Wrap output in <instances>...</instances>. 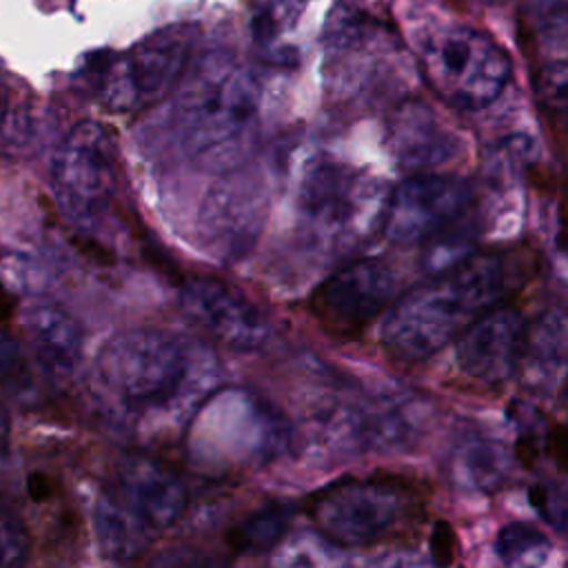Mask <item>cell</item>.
<instances>
[{
  "label": "cell",
  "instance_id": "5",
  "mask_svg": "<svg viewBox=\"0 0 568 568\" xmlns=\"http://www.w3.org/2000/svg\"><path fill=\"white\" fill-rule=\"evenodd\" d=\"M415 47L428 87L455 109L479 111L493 104L513 73L508 53L470 24H428Z\"/></svg>",
  "mask_w": 568,
  "mask_h": 568
},
{
  "label": "cell",
  "instance_id": "4",
  "mask_svg": "<svg viewBox=\"0 0 568 568\" xmlns=\"http://www.w3.org/2000/svg\"><path fill=\"white\" fill-rule=\"evenodd\" d=\"M291 439L280 410L246 388H215L184 428L189 462L209 475H231L275 459Z\"/></svg>",
  "mask_w": 568,
  "mask_h": 568
},
{
  "label": "cell",
  "instance_id": "16",
  "mask_svg": "<svg viewBox=\"0 0 568 568\" xmlns=\"http://www.w3.org/2000/svg\"><path fill=\"white\" fill-rule=\"evenodd\" d=\"M115 495L151 528L173 526L186 510L189 490L164 462L133 453L115 464Z\"/></svg>",
  "mask_w": 568,
  "mask_h": 568
},
{
  "label": "cell",
  "instance_id": "34",
  "mask_svg": "<svg viewBox=\"0 0 568 568\" xmlns=\"http://www.w3.org/2000/svg\"><path fill=\"white\" fill-rule=\"evenodd\" d=\"M146 568H200V561L184 550H164L155 555Z\"/></svg>",
  "mask_w": 568,
  "mask_h": 568
},
{
  "label": "cell",
  "instance_id": "15",
  "mask_svg": "<svg viewBox=\"0 0 568 568\" xmlns=\"http://www.w3.org/2000/svg\"><path fill=\"white\" fill-rule=\"evenodd\" d=\"M395 44L393 33L375 18L355 7H339L326 27L328 73L339 87L368 82L382 64H388Z\"/></svg>",
  "mask_w": 568,
  "mask_h": 568
},
{
  "label": "cell",
  "instance_id": "13",
  "mask_svg": "<svg viewBox=\"0 0 568 568\" xmlns=\"http://www.w3.org/2000/svg\"><path fill=\"white\" fill-rule=\"evenodd\" d=\"M184 315L215 342L235 351L260 348L271 333L264 313L233 286L195 277L180 291Z\"/></svg>",
  "mask_w": 568,
  "mask_h": 568
},
{
  "label": "cell",
  "instance_id": "1",
  "mask_svg": "<svg viewBox=\"0 0 568 568\" xmlns=\"http://www.w3.org/2000/svg\"><path fill=\"white\" fill-rule=\"evenodd\" d=\"M217 382L220 362L206 344L169 328L140 326L100 348L89 390L115 433L153 439L186 428Z\"/></svg>",
  "mask_w": 568,
  "mask_h": 568
},
{
  "label": "cell",
  "instance_id": "31",
  "mask_svg": "<svg viewBox=\"0 0 568 568\" xmlns=\"http://www.w3.org/2000/svg\"><path fill=\"white\" fill-rule=\"evenodd\" d=\"M428 548H430V561L437 568H448L453 564L455 552H457V537L448 521L439 519L433 524L430 537H428Z\"/></svg>",
  "mask_w": 568,
  "mask_h": 568
},
{
  "label": "cell",
  "instance_id": "9",
  "mask_svg": "<svg viewBox=\"0 0 568 568\" xmlns=\"http://www.w3.org/2000/svg\"><path fill=\"white\" fill-rule=\"evenodd\" d=\"M115 191V144L98 122L75 124L53 160V193L62 213L78 224L93 222Z\"/></svg>",
  "mask_w": 568,
  "mask_h": 568
},
{
  "label": "cell",
  "instance_id": "38",
  "mask_svg": "<svg viewBox=\"0 0 568 568\" xmlns=\"http://www.w3.org/2000/svg\"><path fill=\"white\" fill-rule=\"evenodd\" d=\"M559 399H561L564 408L568 410V377L564 379V384H561V388H559Z\"/></svg>",
  "mask_w": 568,
  "mask_h": 568
},
{
  "label": "cell",
  "instance_id": "17",
  "mask_svg": "<svg viewBox=\"0 0 568 568\" xmlns=\"http://www.w3.org/2000/svg\"><path fill=\"white\" fill-rule=\"evenodd\" d=\"M386 142L393 158L419 173L437 169L462 153V138L455 129L424 100H402L386 129Z\"/></svg>",
  "mask_w": 568,
  "mask_h": 568
},
{
  "label": "cell",
  "instance_id": "20",
  "mask_svg": "<svg viewBox=\"0 0 568 568\" xmlns=\"http://www.w3.org/2000/svg\"><path fill=\"white\" fill-rule=\"evenodd\" d=\"M91 521L98 550L113 564L138 559L155 532L115 495V490H102L95 497Z\"/></svg>",
  "mask_w": 568,
  "mask_h": 568
},
{
  "label": "cell",
  "instance_id": "27",
  "mask_svg": "<svg viewBox=\"0 0 568 568\" xmlns=\"http://www.w3.org/2000/svg\"><path fill=\"white\" fill-rule=\"evenodd\" d=\"M526 11L541 47L568 55V0H526Z\"/></svg>",
  "mask_w": 568,
  "mask_h": 568
},
{
  "label": "cell",
  "instance_id": "32",
  "mask_svg": "<svg viewBox=\"0 0 568 568\" xmlns=\"http://www.w3.org/2000/svg\"><path fill=\"white\" fill-rule=\"evenodd\" d=\"M22 366L20 344L9 335V331L0 324V379H9Z\"/></svg>",
  "mask_w": 568,
  "mask_h": 568
},
{
  "label": "cell",
  "instance_id": "10",
  "mask_svg": "<svg viewBox=\"0 0 568 568\" xmlns=\"http://www.w3.org/2000/svg\"><path fill=\"white\" fill-rule=\"evenodd\" d=\"M470 200L473 189L464 178L413 173L388 193L384 233L399 244L430 242L466 213Z\"/></svg>",
  "mask_w": 568,
  "mask_h": 568
},
{
  "label": "cell",
  "instance_id": "8",
  "mask_svg": "<svg viewBox=\"0 0 568 568\" xmlns=\"http://www.w3.org/2000/svg\"><path fill=\"white\" fill-rule=\"evenodd\" d=\"M195 31L173 24L153 31L122 53H95L91 73L98 95L111 111H140L162 100L182 78Z\"/></svg>",
  "mask_w": 568,
  "mask_h": 568
},
{
  "label": "cell",
  "instance_id": "29",
  "mask_svg": "<svg viewBox=\"0 0 568 568\" xmlns=\"http://www.w3.org/2000/svg\"><path fill=\"white\" fill-rule=\"evenodd\" d=\"M29 559V532L22 519L0 506V568H24Z\"/></svg>",
  "mask_w": 568,
  "mask_h": 568
},
{
  "label": "cell",
  "instance_id": "37",
  "mask_svg": "<svg viewBox=\"0 0 568 568\" xmlns=\"http://www.w3.org/2000/svg\"><path fill=\"white\" fill-rule=\"evenodd\" d=\"M559 246L568 257V197L564 202V213H561V224H559Z\"/></svg>",
  "mask_w": 568,
  "mask_h": 568
},
{
  "label": "cell",
  "instance_id": "36",
  "mask_svg": "<svg viewBox=\"0 0 568 568\" xmlns=\"http://www.w3.org/2000/svg\"><path fill=\"white\" fill-rule=\"evenodd\" d=\"M9 446V415L7 410L0 406V459L4 457Z\"/></svg>",
  "mask_w": 568,
  "mask_h": 568
},
{
  "label": "cell",
  "instance_id": "35",
  "mask_svg": "<svg viewBox=\"0 0 568 568\" xmlns=\"http://www.w3.org/2000/svg\"><path fill=\"white\" fill-rule=\"evenodd\" d=\"M27 493L33 501H47L55 493V481L44 473H31L27 477Z\"/></svg>",
  "mask_w": 568,
  "mask_h": 568
},
{
  "label": "cell",
  "instance_id": "18",
  "mask_svg": "<svg viewBox=\"0 0 568 568\" xmlns=\"http://www.w3.org/2000/svg\"><path fill=\"white\" fill-rule=\"evenodd\" d=\"M22 328L31 353L58 377H69L82 355V333L75 320L51 302H33L22 313Z\"/></svg>",
  "mask_w": 568,
  "mask_h": 568
},
{
  "label": "cell",
  "instance_id": "33",
  "mask_svg": "<svg viewBox=\"0 0 568 568\" xmlns=\"http://www.w3.org/2000/svg\"><path fill=\"white\" fill-rule=\"evenodd\" d=\"M366 568H433V566L410 550H393L375 557Z\"/></svg>",
  "mask_w": 568,
  "mask_h": 568
},
{
  "label": "cell",
  "instance_id": "7",
  "mask_svg": "<svg viewBox=\"0 0 568 568\" xmlns=\"http://www.w3.org/2000/svg\"><path fill=\"white\" fill-rule=\"evenodd\" d=\"M388 195L371 173L337 162H313L297 191L304 231L324 248L357 244L375 222H384Z\"/></svg>",
  "mask_w": 568,
  "mask_h": 568
},
{
  "label": "cell",
  "instance_id": "21",
  "mask_svg": "<svg viewBox=\"0 0 568 568\" xmlns=\"http://www.w3.org/2000/svg\"><path fill=\"white\" fill-rule=\"evenodd\" d=\"M315 0H251V36L271 62H293L295 51L288 36Z\"/></svg>",
  "mask_w": 568,
  "mask_h": 568
},
{
  "label": "cell",
  "instance_id": "23",
  "mask_svg": "<svg viewBox=\"0 0 568 568\" xmlns=\"http://www.w3.org/2000/svg\"><path fill=\"white\" fill-rule=\"evenodd\" d=\"M293 508L286 501H266L226 530V544L235 552H266L277 548L288 532Z\"/></svg>",
  "mask_w": 568,
  "mask_h": 568
},
{
  "label": "cell",
  "instance_id": "28",
  "mask_svg": "<svg viewBox=\"0 0 568 568\" xmlns=\"http://www.w3.org/2000/svg\"><path fill=\"white\" fill-rule=\"evenodd\" d=\"M31 135L29 109L18 102L9 84L0 80V149H22Z\"/></svg>",
  "mask_w": 568,
  "mask_h": 568
},
{
  "label": "cell",
  "instance_id": "26",
  "mask_svg": "<svg viewBox=\"0 0 568 568\" xmlns=\"http://www.w3.org/2000/svg\"><path fill=\"white\" fill-rule=\"evenodd\" d=\"M337 548L320 532H300L275 548L271 568H348Z\"/></svg>",
  "mask_w": 568,
  "mask_h": 568
},
{
  "label": "cell",
  "instance_id": "3",
  "mask_svg": "<svg viewBox=\"0 0 568 568\" xmlns=\"http://www.w3.org/2000/svg\"><path fill=\"white\" fill-rule=\"evenodd\" d=\"M260 87L229 53H209L186 75L173 109L184 153L204 169H237L253 144Z\"/></svg>",
  "mask_w": 568,
  "mask_h": 568
},
{
  "label": "cell",
  "instance_id": "22",
  "mask_svg": "<svg viewBox=\"0 0 568 568\" xmlns=\"http://www.w3.org/2000/svg\"><path fill=\"white\" fill-rule=\"evenodd\" d=\"M510 470V457L499 442L481 435L464 437L450 455V475L457 486L468 490H495L499 488Z\"/></svg>",
  "mask_w": 568,
  "mask_h": 568
},
{
  "label": "cell",
  "instance_id": "25",
  "mask_svg": "<svg viewBox=\"0 0 568 568\" xmlns=\"http://www.w3.org/2000/svg\"><path fill=\"white\" fill-rule=\"evenodd\" d=\"M535 100L557 135L568 142V60H550L532 75Z\"/></svg>",
  "mask_w": 568,
  "mask_h": 568
},
{
  "label": "cell",
  "instance_id": "19",
  "mask_svg": "<svg viewBox=\"0 0 568 568\" xmlns=\"http://www.w3.org/2000/svg\"><path fill=\"white\" fill-rule=\"evenodd\" d=\"M530 386L550 388L568 377V315L548 311L528 324L519 362Z\"/></svg>",
  "mask_w": 568,
  "mask_h": 568
},
{
  "label": "cell",
  "instance_id": "6",
  "mask_svg": "<svg viewBox=\"0 0 568 568\" xmlns=\"http://www.w3.org/2000/svg\"><path fill=\"white\" fill-rule=\"evenodd\" d=\"M422 510V495L399 477L342 479L308 501L315 530L339 548L386 541L415 524Z\"/></svg>",
  "mask_w": 568,
  "mask_h": 568
},
{
  "label": "cell",
  "instance_id": "2",
  "mask_svg": "<svg viewBox=\"0 0 568 568\" xmlns=\"http://www.w3.org/2000/svg\"><path fill=\"white\" fill-rule=\"evenodd\" d=\"M508 288V268L497 253L466 255L430 280L397 295L384 313L379 339L388 355L422 362L457 342Z\"/></svg>",
  "mask_w": 568,
  "mask_h": 568
},
{
  "label": "cell",
  "instance_id": "24",
  "mask_svg": "<svg viewBox=\"0 0 568 568\" xmlns=\"http://www.w3.org/2000/svg\"><path fill=\"white\" fill-rule=\"evenodd\" d=\"M495 555L504 568H541L550 555V541L532 524L510 521L495 537Z\"/></svg>",
  "mask_w": 568,
  "mask_h": 568
},
{
  "label": "cell",
  "instance_id": "30",
  "mask_svg": "<svg viewBox=\"0 0 568 568\" xmlns=\"http://www.w3.org/2000/svg\"><path fill=\"white\" fill-rule=\"evenodd\" d=\"M528 501L539 517L557 532L568 535V493L557 484H532L528 488Z\"/></svg>",
  "mask_w": 568,
  "mask_h": 568
},
{
  "label": "cell",
  "instance_id": "12",
  "mask_svg": "<svg viewBox=\"0 0 568 568\" xmlns=\"http://www.w3.org/2000/svg\"><path fill=\"white\" fill-rule=\"evenodd\" d=\"M266 206L268 191L257 171H226L202 206L204 246L220 260L244 255L262 231Z\"/></svg>",
  "mask_w": 568,
  "mask_h": 568
},
{
  "label": "cell",
  "instance_id": "14",
  "mask_svg": "<svg viewBox=\"0 0 568 568\" xmlns=\"http://www.w3.org/2000/svg\"><path fill=\"white\" fill-rule=\"evenodd\" d=\"M528 324L510 304H497L475 320L455 344V359L464 375L481 384L508 379L521 362Z\"/></svg>",
  "mask_w": 568,
  "mask_h": 568
},
{
  "label": "cell",
  "instance_id": "11",
  "mask_svg": "<svg viewBox=\"0 0 568 568\" xmlns=\"http://www.w3.org/2000/svg\"><path fill=\"white\" fill-rule=\"evenodd\" d=\"M397 300V275L382 257L355 260L311 295V311L335 335H357Z\"/></svg>",
  "mask_w": 568,
  "mask_h": 568
}]
</instances>
